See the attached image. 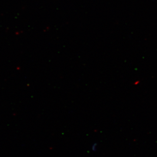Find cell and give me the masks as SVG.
<instances>
[{
	"label": "cell",
	"mask_w": 157,
	"mask_h": 157,
	"mask_svg": "<svg viewBox=\"0 0 157 157\" xmlns=\"http://www.w3.org/2000/svg\"><path fill=\"white\" fill-rule=\"evenodd\" d=\"M97 146H98V144H97V143H94V144H93L91 148L93 151H97Z\"/></svg>",
	"instance_id": "1"
}]
</instances>
